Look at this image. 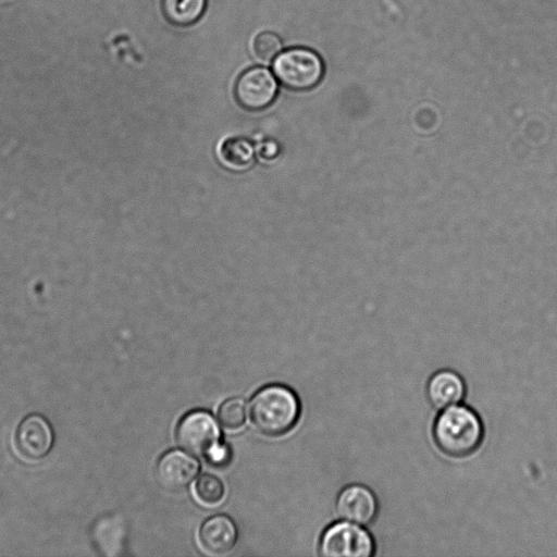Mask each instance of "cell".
<instances>
[{"label":"cell","instance_id":"obj_9","mask_svg":"<svg viewBox=\"0 0 557 557\" xmlns=\"http://www.w3.org/2000/svg\"><path fill=\"white\" fill-rule=\"evenodd\" d=\"M16 446L22 455L29 459H41L51 449L54 441L48 420L38 413L26 416L15 433Z\"/></svg>","mask_w":557,"mask_h":557},{"label":"cell","instance_id":"obj_3","mask_svg":"<svg viewBox=\"0 0 557 557\" xmlns=\"http://www.w3.org/2000/svg\"><path fill=\"white\" fill-rule=\"evenodd\" d=\"M272 72L286 88L308 90L321 81L324 64L315 51L305 47H293L281 51L273 59Z\"/></svg>","mask_w":557,"mask_h":557},{"label":"cell","instance_id":"obj_10","mask_svg":"<svg viewBox=\"0 0 557 557\" xmlns=\"http://www.w3.org/2000/svg\"><path fill=\"white\" fill-rule=\"evenodd\" d=\"M425 394L431 406L442 410L461 404L467 394V386L458 372L441 369L430 376Z\"/></svg>","mask_w":557,"mask_h":557},{"label":"cell","instance_id":"obj_13","mask_svg":"<svg viewBox=\"0 0 557 557\" xmlns=\"http://www.w3.org/2000/svg\"><path fill=\"white\" fill-rule=\"evenodd\" d=\"M207 0H162L161 9L165 18L177 26L196 23L205 13Z\"/></svg>","mask_w":557,"mask_h":557},{"label":"cell","instance_id":"obj_15","mask_svg":"<svg viewBox=\"0 0 557 557\" xmlns=\"http://www.w3.org/2000/svg\"><path fill=\"white\" fill-rule=\"evenodd\" d=\"M195 491L198 498L205 504L214 505L222 500L224 486L214 475L202 474L196 482Z\"/></svg>","mask_w":557,"mask_h":557},{"label":"cell","instance_id":"obj_14","mask_svg":"<svg viewBox=\"0 0 557 557\" xmlns=\"http://www.w3.org/2000/svg\"><path fill=\"white\" fill-rule=\"evenodd\" d=\"M219 421L230 430L240 428L247 418V407L242 398H230L222 403L218 412Z\"/></svg>","mask_w":557,"mask_h":557},{"label":"cell","instance_id":"obj_1","mask_svg":"<svg viewBox=\"0 0 557 557\" xmlns=\"http://www.w3.org/2000/svg\"><path fill=\"white\" fill-rule=\"evenodd\" d=\"M432 437L447 457L466 458L481 447L484 425L472 408L459 404L440 410L433 422Z\"/></svg>","mask_w":557,"mask_h":557},{"label":"cell","instance_id":"obj_8","mask_svg":"<svg viewBox=\"0 0 557 557\" xmlns=\"http://www.w3.org/2000/svg\"><path fill=\"white\" fill-rule=\"evenodd\" d=\"M198 472V461L189 454L177 449L163 454L156 466L158 483L172 492L187 487Z\"/></svg>","mask_w":557,"mask_h":557},{"label":"cell","instance_id":"obj_5","mask_svg":"<svg viewBox=\"0 0 557 557\" xmlns=\"http://www.w3.org/2000/svg\"><path fill=\"white\" fill-rule=\"evenodd\" d=\"M221 432L214 418L207 411L185 414L176 428V441L187 453L207 458L221 444Z\"/></svg>","mask_w":557,"mask_h":557},{"label":"cell","instance_id":"obj_16","mask_svg":"<svg viewBox=\"0 0 557 557\" xmlns=\"http://www.w3.org/2000/svg\"><path fill=\"white\" fill-rule=\"evenodd\" d=\"M282 40L280 36L273 32H261L253 40L255 54L262 61H273V59L282 51Z\"/></svg>","mask_w":557,"mask_h":557},{"label":"cell","instance_id":"obj_11","mask_svg":"<svg viewBox=\"0 0 557 557\" xmlns=\"http://www.w3.org/2000/svg\"><path fill=\"white\" fill-rule=\"evenodd\" d=\"M237 536L235 523L224 515L207 519L199 531L202 546L213 554H224L231 550L237 542Z\"/></svg>","mask_w":557,"mask_h":557},{"label":"cell","instance_id":"obj_7","mask_svg":"<svg viewBox=\"0 0 557 557\" xmlns=\"http://www.w3.org/2000/svg\"><path fill=\"white\" fill-rule=\"evenodd\" d=\"M335 509L342 520L367 527L377 517L379 502L368 486L351 484L344 487L338 494Z\"/></svg>","mask_w":557,"mask_h":557},{"label":"cell","instance_id":"obj_4","mask_svg":"<svg viewBox=\"0 0 557 557\" xmlns=\"http://www.w3.org/2000/svg\"><path fill=\"white\" fill-rule=\"evenodd\" d=\"M375 549L370 532L347 521L330 525L319 544L320 554L324 557H371Z\"/></svg>","mask_w":557,"mask_h":557},{"label":"cell","instance_id":"obj_2","mask_svg":"<svg viewBox=\"0 0 557 557\" xmlns=\"http://www.w3.org/2000/svg\"><path fill=\"white\" fill-rule=\"evenodd\" d=\"M300 405L288 387L272 384L258 391L250 401V417L261 433L277 436L288 432L297 422Z\"/></svg>","mask_w":557,"mask_h":557},{"label":"cell","instance_id":"obj_6","mask_svg":"<svg viewBox=\"0 0 557 557\" xmlns=\"http://www.w3.org/2000/svg\"><path fill=\"white\" fill-rule=\"evenodd\" d=\"M278 91L274 73L263 66H252L244 71L236 81L234 94L237 102L249 111L269 107Z\"/></svg>","mask_w":557,"mask_h":557},{"label":"cell","instance_id":"obj_12","mask_svg":"<svg viewBox=\"0 0 557 557\" xmlns=\"http://www.w3.org/2000/svg\"><path fill=\"white\" fill-rule=\"evenodd\" d=\"M219 158L223 165L230 170H246L255 160V147L245 137H231L222 143Z\"/></svg>","mask_w":557,"mask_h":557}]
</instances>
